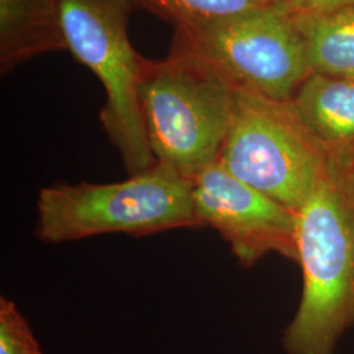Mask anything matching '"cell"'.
<instances>
[{
    "instance_id": "obj_1",
    "label": "cell",
    "mask_w": 354,
    "mask_h": 354,
    "mask_svg": "<svg viewBox=\"0 0 354 354\" xmlns=\"http://www.w3.org/2000/svg\"><path fill=\"white\" fill-rule=\"evenodd\" d=\"M304 290L283 335L288 354H333L354 324V178L335 158L297 213Z\"/></svg>"
},
{
    "instance_id": "obj_2",
    "label": "cell",
    "mask_w": 354,
    "mask_h": 354,
    "mask_svg": "<svg viewBox=\"0 0 354 354\" xmlns=\"http://www.w3.org/2000/svg\"><path fill=\"white\" fill-rule=\"evenodd\" d=\"M234 91L210 64L176 44L162 61L143 59L140 111L155 163L189 181L215 165Z\"/></svg>"
},
{
    "instance_id": "obj_3",
    "label": "cell",
    "mask_w": 354,
    "mask_h": 354,
    "mask_svg": "<svg viewBox=\"0 0 354 354\" xmlns=\"http://www.w3.org/2000/svg\"><path fill=\"white\" fill-rule=\"evenodd\" d=\"M187 227H198L192 181L159 165L118 183L55 184L38 194L36 234L45 243Z\"/></svg>"
},
{
    "instance_id": "obj_4",
    "label": "cell",
    "mask_w": 354,
    "mask_h": 354,
    "mask_svg": "<svg viewBox=\"0 0 354 354\" xmlns=\"http://www.w3.org/2000/svg\"><path fill=\"white\" fill-rule=\"evenodd\" d=\"M333 160L290 102L235 88L218 160L230 174L298 213Z\"/></svg>"
},
{
    "instance_id": "obj_5",
    "label": "cell",
    "mask_w": 354,
    "mask_h": 354,
    "mask_svg": "<svg viewBox=\"0 0 354 354\" xmlns=\"http://www.w3.org/2000/svg\"><path fill=\"white\" fill-rule=\"evenodd\" d=\"M131 0H61L66 50L89 68L105 91L102 127L129 175L155 163L140 111L143 58L127 36Z\"/></svg>"
},
{
    "instance_id": "obj_6",
    "label": "cell",
    "mask_w": 354,
    "mask_h": 354,
    "mask_svg": "<svg viewBox=\"0 0 354 354\" xmlns=\"http://www.w3.org/2000/svg\"><path fill=\"white\" fill-rule=\"evenodd\" d=\"M175 29L174 44L210 64L234 88L289 102L311 75L302 36L281 3L221 23Z\"/></svg>"
},
{
    "instance_id": "obj_7",
    "label": "cell",
    "mask_w": 354,
    "mask_h": 354,
    "mask_svg": "<svg viewBox=\"0 0 354 354\" xmlns=\"http://www.w3.org/2000/svg\"><path fill=\"white\" fill-rule=\"evenodd\" d=\"M192 203L198 227L216 230L243 266H253L269 253L298 261L297 213L219 162L192 181Z\"/></svg>"
},
{
    "instance_id": "obj_8",
    "label": "cell",
    "mask_w": 354,
    "mask_h": 354,
    "mask_svg": "<svg viewBox=\"0 0 354 354\" xmlns=\"http://www.w3.org/2000/svg\"><path fill=\"white\" fill-rule=\"evenodd\" d=\"M306 127L327 151L354 159V77L311 74L291 99Z\"/></svg>"
},
{
    "instance_id": "obj_9",
    "label": "cell",
    "mask_w": 354,
    "mask_h": 354,
    "mask_svg": "<svg viewBox=\"0 0 354 354\" xmlns=\"http://www.w3.org/2000/svg\"><path fill=\"white\" fill-rule=\"evenodd\" d=\"M59 50H66L61 0H0L3 75L38 55Z\"/></svg>"
},
{
    "instance_id": "obj_10",
    "label": "cell",
    "mask_w": 354,
    "mask_h": 354,
    "mask_svg": "<svg viewBox=\"0 0 354 354\" xmlns=\"http://www.w3.org/2000/svg\"><path fill=\"white\" fill-rule=\"evenodd\" d=\"M291 15L311 74L354 77V4L329 12Z\"/></svg>"
},
{
    "instance_id": "obj_11",
    "label": "cell",
    "mask_w": 354,
    "mask_h": 354,
    "mask_svg": "<svg viewBox=\"0 0 354 354\" xmlns=\"http://www.w3.org/2000/svg\"><path fill=\"white\" fill-rule=\"evenodd\" d=\"M150 11L175 24V28L207 26L239 17L279 0H137Z\"/></svg>"
},
{
    "instance_id": "obj_12",
    "label": "cell",
    "mask_w": 354,
    "mask_h": 354,
    "mask_svg": "<svg viewBox=\"0 0 354 354\" xmlns=\"http://www.w3.org/2000/svg\"><path fill=\"white\" fill-rule=\"evenodd\" d=\"M0 354H42L26 317L4 297L0 298Z\"/></svg>"
},
{
    "instance_id": "obj_13",
    "label": "cell",
    "mask_w": 354,
    "mask_h": 354,
    "mask_svg": "<svg viewBox=\"0 0 354 354\" xmlns=\"http://www.w3.org/2000/svg\"><path fill=\"white\" fill-rule=\"evenodd\" d=\"M279 3L294 15H311L353 6L354 0H279Z\"/></svg>"
},
{
    "instance_id": "obj_14",
    "label": "cell",
    "mask_w": 354,
    "mask_h": 354,
    "mask_svg": "<svg viewBox=\"0 0 354 354\" xmlns=\"http://www.w3.org/2000/svg\"><path fill=\"white\" fill-rule=\"evenodd\" d=\"M349 165H351V172H352V176H353L354 178V159Z\"/></svg>"
}]
</instances>
